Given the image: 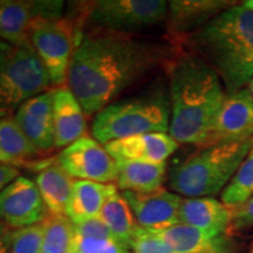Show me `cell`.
<instances>
[{
    "mask_svg": "<svg viewBox=\"0 0 253 253\" xmlns=\"http://www.w3.org/2000/svg\"><path fill=\"white\" fill-rule=\"evenodd\" d=\"M172 253H208L224 246V237H212L184 223L155 232Z\"/></svg>",
    "mask_w": 253,
    "mask_h": 253,
    "instance_id": "44dd1931",
    "label": "cell"
},
{
    "mask_svg": "<svg viewBox=\"0 0 253 253\" xmlns=\"http://www.w3.org/2000/svg\"><path fill=\"white\" fill-rule=\"evenodd\" d=\"M49 89L48 73L30 41L12 45L0 39V118L13 116L24 102Z\"/></svg>",
    "mask_w": 253,
    "mask_h": 253,
    "instance_id": "8992f818",
    "label": "cell"
},
{
    "mask_svg": "<svg viewBox=\"0 0 253 253\" xmlns=\"http://www.w3.org/2000/svg\"><path fill=\"white\" fill-rule=\"evenodd\" d=\"M116 190L118 186L115 184L75 179L66 216L73 224L99 218L107 198Z\"/></svg>",
    "mask_w": 253,
    "mask_h": 253,
    "instance_id": "d6986e66",
    "label": "cell"
},
{
    "mask_svg": "<svg viewBox=\"0 0 253 253\" xmlns=\"http://www.w3.org/2000/svg\"><path fill=\"white\" fill-rule=\"evenodd\" d=\"M252 148L253 138L204 145L170 169V188L188 198L212 197L223 192Z\"/></svg>",
    "mask_w": 253,
    "mask_h": 253,
    "instance_id": "277c9868",
    "label": "cell"
},
{
    "mask_svg": "<svg viewBox=\"0 0 253 253\" xmlns=\"http://www.w3.org/2000/svg\"><path fill=\"white\" fill-rule=\"evenodd\" d=\"M252 149H253V148H252Z\"/></svg>",
    "mask_w": 253,
    "mask_h": 253,
    "instance_id": "74e56055",
    "label": "cell"
},
{
    "mask_svg": "<svg viewBox=\"0 0 253 253\" xmlns=\"http://www.w3.org/2000/svg\"><path fill=\"white\" fill-rule=\"evenodd\" d=\"M243 5H244L246 8H249V9H251V11H253V0H248V1H244V2H243Z\"/></svg>",
    "mask_w": 253,
    "mask_h": 253,
    "instance_id": "d590c367",
    "label": "cell"
},
{
    "mask_svg": "<svg viewBox=\"0 0 253 253\" xmlns=\"http://www.w3.org/2000/svg\"><path fill=\"white\" fill-rule=\"evenodd\" d=\"M129 249L131 253H172L166 243L153 231L138 225L132 233Z\"/></svg>",
    "mask_w": 253,
    "mask_h": 253,
    "instance_id": "f1b7e54d",
    "label": "cell"
},
{
    "mask_svg": "<svg viewBox=\"0 0 253 253\" xmlns=\"http://www.w3.org/2000/svg\"><path fill=\"white\" fill-rule=\"evenodd\" d=\"M43 224L42 253H69L74 238L73 221L67 216L48 214Z\"/></svg>",
    "mask_w": 253,
    "mask_h": 253,
    "instance_id": "484cf974",
    "label": "cell"
},
{
    "mask_svg": "<svg viewBox=\"0 0 253 253\" xmlns=\"http://www.w3.org/2000/svg\"><path fill=\"white\" fill-rule=\"evenodd\" d=\"M231 226L236 230H245L253 226V197L233 211Z\"/></svg>",
    "mask_w": 253,
    "mask_h": 253,
    "instance_id": "4dcf8cb0",
    "label": "cell"
},
{
    "mask_svg": "<svg viewBox=\"0 0 253 253\" xmlns=\"http://www.w3.org/2000/svg\"><path fill=\"white\" fill-rule=\"evenodd\" d=\"M54 91L53 88L31 97L13 115L28 141L40 154L55 147Z\"/></svg>",
    "mask_w": 253,
    "mask_h": 253,
    "instance_id": "4fadbf2b",
    "label": "cell"
},
{
    "mask_svg": "<svg viewBox=\"0 0 253 253\" xmlns=\"http://www.w3.org/2000/svg\"><path fill=\"white\" fill-rule=\"evenodd\" d=\"M232 217L233 210L213 197L185 198L179 209V223L197 227L212 237H224Z\"/></svg>",
    "mask_w": 253,
    "mask_h": 253,
    "instance_id": "e0dca14e",
    "label": "cell"
},
{
    "mask_svg": "<svg viewBox=\"0 0 253 253\" xmlns=\"http://www.w3.org/2000/svg\"><path fill=\"white\" fill-rule=\"evenodd\" d=\"M137 224L153 232L166 230L179 223V209L183 198L179 195L160 189L151 192L123 191Z\"/></svg>",
    "mask_w": 253,
    "mask_h": 253,
    "instance_id": "7c38bea8",
    "label": "cell"
},
{
    "mask_svg": "<svg viewBox=\"0 0 253 253\" xmlns=\"http://www.w3.org/2000/svg\"><path fill=\"white\" fill-rule=\"evenodd\" d=\"M253 197V149L240 164L232 179L221 192V203L236 210Z\"/></svg>",
    "mask_w": 253,
    "mask_h": 253,
    "instance_id": "d4e9b609",
    "label": "cell"
},
{
    "mask_svg": "<svg viewBox=\"0 0 253 253\" xmlns=\"http://www.w3.org/2000/svg\"><path fill=\"white\" fill-rule=\"evenodd\" d=\"M43 232V221L36 225L14 230L9 253H42Z\"/></svg>",
    "mask_w": 253,
    "mask_h": 253,
    "instance_id": "83f0119b",
    "label": "cell"
},
{
    "mask_svg": "<svg viewBox=\"0 0 253 253\" xmlns=\"http://www.w3.org/2000/svg\"><path fill=\"white\" fill-rule=\"evenodd\" d=\"M74 233L84 237H103V238L115 237L100 218H93L82 223L74 224Z\"/></svg>",
    "mask_w": 253,
    "mask_h": 253,
    "instance_id": "f546056e",
    "label": "cell"
},
{
    "mask_svg": "<svg viewBox=\"0 0 253 253\" xmlns=\"http://www.w3.org/2000/svg\"><path fill=\"white\" fill-rule=\"evenodd\" d=\"M63 8L65 2L56 0L0 1V39L12 45H23L37 21L62 19Z\"/></svg>",
    "mask_w": 253,
    "mask_h": 253,
    "instance_id": "30bf717a",
    "label": "cell"
},
{
    "mask_svg": "<svg viewBox=\"0 0 253 253\" xmlns=\"http://www.w3.org/2000/svg\"><path fill=\"white\" fill-rule=\"evenodd\" d=\"M36 182L19 176L0 192V221L13 230L42 223L48 216Z\"/></svg>",
    "mask_w": 253,
    "mask_h": 253,
    "instance_id": "8fae6325",
    "label": "cell"
},
{
    "mask_svg": "<svg viewBox=\"0 0 253 253\" xmlns=\"http://www.w3.org/2000/svg\"><path fill=\"white\" fill-rule=\"evenodd\" d=\"M171 53L166 43L132 34L95 28L78 33L67 87L87 116L96 115L169 61Z\"/></svg>",
    "mask_w": 253,
    "mask_h": 253,
    "instance_id": "6da1fadb",
    "label": "cell"
},
{
    "mask_svg": "<svg viewBox=\"0 0 253 253\" xmlns=\"http://www.w3.org/2000/svg\"><path fill=\"white\" fill-rule=\"evenodd\" d=\"M208 253H231L230 251H227V250L224 248V246H221V248H218V249H214L212 251L208 252Z\"/></svg>",
    "mask_w": 253,
    "mask_h": 253,
    "instance_id": "e575fe53",
    "label": "cell"
},
{
    "mask_svg": "<svg viewBox=\"0 0 253 253\" xmlns=\"http://www.w3.org/2000/svg\"><path fill=\"white\" fill-rule=\"evenodd\" d=\"M0 151L15 166L40 154L28 141L14 116L0 118Z\"/></svg>",
    "mask_w": 253,
    "mask_h": 253,
    "instance_id": "cb8c5ba5",
    "label": "cell"
},
{
    "mask_svg": "<svg viewBox=\"0 0 253 253\" xmlns=\"http://www.w3.org/2000/svg\"><path fill=\"white\" fill-rule=\"evenodd\" d=\"M0 162L6 163V164H11V166H15V164L13 163V161H12L11 158H8L7 156H5L1 151H0Z\"/></svg>",
    "mask_w": 253,
    "mask_h": 253,
    "instance_id": "836d02e7",
    "label": "cell"
},
{
    "mask_svg": "<svg viewBox=\"0 0 253 253\" xmlns=\"http://www.w3.org/2000/svg\"><path fill=\"white\" fill-rule=\"evenodd\" d=\"M56 162L74 179L103 184H113L118 179V163L103 144L88 136L63 148Z\"/></svg>",
    "mask_w": 253,
    "mask_h": 253,
    "instance_id": "9c48e42d",
    "label": "cell"
},
{
    "mask_svg": "<svg viewBox=\"0 0 253 253\" xmlns=\"http://www.w3.org/2000/svg\"><path fill=\"white\" fill-rule=\"evenodd\" d=\"M170 114V97L162 90L118 99L94 116L91 136L104 145L130 136L168 132Z\"/></svg>",
    "mask_w": 253,
    "mask_h": 253,
    "instance_id": "5b68a950",
    "label": "cell"
},
{
    "mask_svg": "<svg viewBox=\"0 0 253 253\" xmlns=\"http://www.w3.org/2000/svg\"><path fill=\"white\" fill-rule=\"evenodd\" d=\"M14 230L0 221V253L11 252L12 239H13Z\"/></svg>",
    "mask_w": 253,
    "mask_h": 253,
    "instance_id": "d6a6232c",
    "label": "cell"
},
{
    "mask_svg": "<svg viewBox=\"0 0 253 253\" xmlns=\"http://www.w3.org/2000/svg\"><path fill=\"white\" fill-rule=\"evenodd\" d=\"M167 176L166 163L119 162L116 186L123 191L151 192L162 189Z\"/></svg>",
    "mask_w": 253,
    "mask_h": 253,
    "instance_id": "7402d4cb",
    "label": "cell"
},
{
    "mask_svg": "<svg viewBox=\"0 0 253 253\" xmlns=\"http://www.w3.org/2000/svg\"><path fill=\"white\" fill-rule=\"evenodd\" d=\"M166 0H99L91 2L88 21L95 30L130 34L167 21Z\"/></svg>",
    "mask_w": 253,
    "mask_h": 253,
    "instance_id": "52a82bcc",
    "label": "cell"
},
{
    "mask_svg": "<svg viewBox=\"0 0 253 253\" xmlns=\"http://www.w3.org/2000/svg\"><path fill=\"white\" fill-rule=\"evenodd\" d=\"M28 41L45 66L52 87L56 89L65 86L75 48L71 24L65 19L37 21L31 28Z\"/></svg>",
    "mask_w": 253,
    "mask_h": 253,
    "instance_id": "ba28073f",
    "label": "cell"
},
{
    "mask_svg": "<svg viewBox=\"0 0 253 253\" xmlns=\"http://www.w3.org/2000/svg\"><path fill=\"white\" fill-rule=\"evenodd\" d=\"M178 145L169 132H150L108 142L104 147L116 163L162 164L178 149Z\"/></svg>",
    "mask_w": 253,
    "mask_h": 253,
    "instance_id": "5bb4252c",
    "label": "cell"
},
{
    "mask_svg": "<svg viewBox=\"0 0 253 253\" xmlns=\"http://www.w3.org/2000/svg\"><path fill=\"white\" fill-rule=\"evenodd\" d=\"M232 6L224 0H172L168 9V28L173 36H190Z\"/></svg>",
    "mask_w": 253,
    "mask_h": 253,
    "instance_id": "2e32d148",
    "label": "cell"
},
{
    "mask_svg": "<svg viewBox=\"0 0 253 253\" xmlns=\"http://www.w3.org/2000/svg\"><path fill=\"white\" fill-rule=\"evenodd\" d=\"M253 138V97L248 88L226 94L210 144Z\"/></svg>",
    "mask_w": 253,
    "mask_h": 253,
    "instance_id": "9a60e30c",
    "label": "cell"
},
{
    "mask_svg": "<svg viewBox=\"0 0 253 253\" xmlns=\"http://www.w3.org/2000/svg\"><path fill=\"white\" fill-rule=\"evenodd\" d=\"M74 182L58 162L47 164L38 172L36 184L49 214L66 216Z\"/></svg>",
    "mask_w": 253,
    "mask_h": 253,
    "instance_id": "ffe728a7",
    "label": "cell"
},
{
    "mask_svg": "<svg viewBox=\"0 0 253 253\" xmlns=\"http://www.w3.org/2000/svg\"><path fill=\"white\" fill-rule=\"evenodd\" d=\"M99 218L116 238L129 246L132 233L138 224L128 202L118 190L107 198Z\"/></svg>",
    "mask_w": 253,
    "mask_h": 253,
    "instance_id": "603a6c76",
    "label": "cell"
},
{
    "mask_svg": "<svg viewBox=\"0 0 253 253\" xmlns=\"http://www.w3.org/2000/svg\"><path fill=\"white\" fill-rule=\"evenodd\" d=\"M69 253H131L129 246L115 237H84L74 233Z\"/></svg>",
    "mask_w": 253,
    "mask_h": 253,
    "instance_id": "4316f807",
    "label": "cell"
},
{
    "mask_svg": "<svg viewBox=\"0 0 253 253\" xmlns=\"http://www.w3.org/2000/svg\"><path fill=\"white\" fill-rule=\"evenodd\" d=\"M53 114L56 148H66L84 137L87 129V115L67 86L55 89Z\"/></svg>",
    "mask_w": 253,
    "mask_h": 253,
    "instance_id": "ac0fdd59",
    "label": "cell"
},
{
    "mask_svg": "<svg viewBox=\"0 0 253 253\" xmlns=\"http://www.w3.org/2000/svg\"><path fill=\"white\" fill-rule=\"evenodd\" d=\"M186 41L219 75L226 94L253 79V11L243 4L224 9Z\"/></svg>",
    "mask_w": 253,
    "mask_h": 253,
    "instance_id": "3957f363",
    "label": "cell"
},
{
    "mask_svg": "<svg viewBox=\"0 0 253 253\" xmlns=\"http://www.w3.org/2000/svg\"><path fill=\"white\" fill-rule=\"evenodd\" d=\"M169 135L179 144H210L226 97L216 71L197 55L177 59L170 67Z\"/></svg>",
    "mask_w": 253,
    "mask_h": 253,
    "instance_id": "7a4b0ae2",
    "label": "cell"
},
{
    "mask_svg": "<svg viewBox=\"0 0 253 253\" xmlns=\"http://www.w3.org/2000/svg\"><path fill=\"white\" fill-rule=\"evenodd\" d=\"M19 177V170L14 166L0 162V192L5 186Z\"/></svg>",
    "mask_w": 253,
    "mask_h": 253,
    "instance_id": "1f68e13d",
    "label": "cell"
},
{
    "mask_svg": "<svg viewBox=\"0 0 253 253\" xmlns=\"http://www.w3.org/2000/svg\"><path fill=\"white\" fill-rule=\"evenodd\" d=\"M248 90L250 91V94H251L252 97H253V79L251 81H250V84H248Z\"/></svg>",
    "mask_w": 253,
    "mask_h": 253,
    "instance_id": "8d00e7d4",
    "label": "cell"
}]
</instances>
